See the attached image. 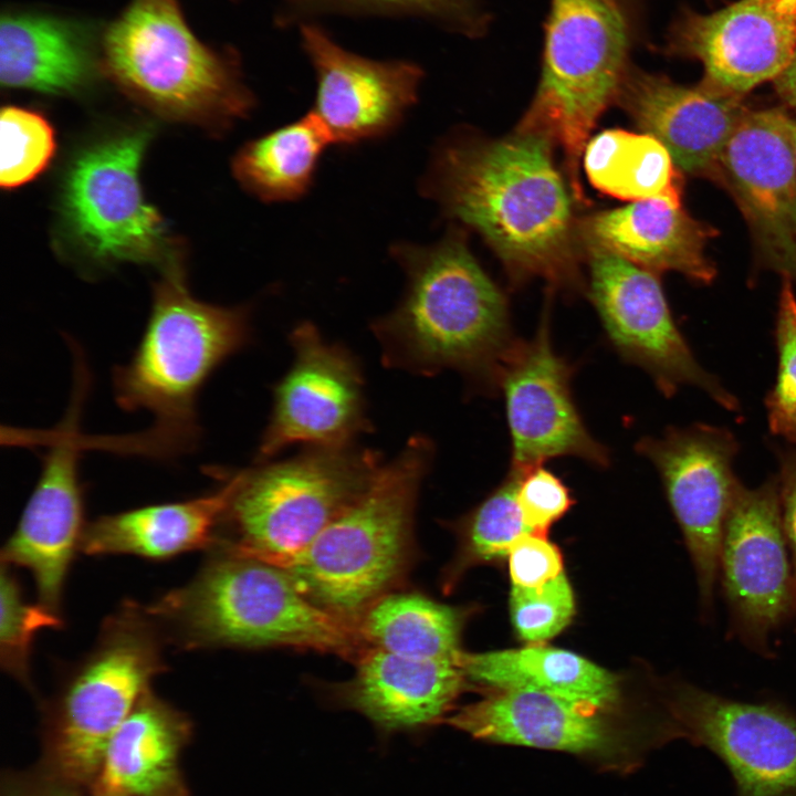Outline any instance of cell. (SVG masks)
Listing matches in <instances>:
<instances>
[{"label": "cell", "mask_w": 796, "mask_h": 796, "mask_svg": "<svg viewBox=\"0 0 796 796\" xmlns=\"http://www.w3.org/2000/svg\"><path fill=\"white\" fill-rule=\"evenodd\" d=\"M552 149L543 138L517 132L495 140L452 142L437 153L423 188L450 217L482 235L512 281L540 277L576 291L574 193Z\"/></svg>", "instance_id": "1"}, {"label": "cell", "mask_w": 796, "mask_h": 796, "mask_svg": "<svg viewBox=\"0 0 796 796\" xmlns=\"http://www.w3.org/2000/svg\"><path fill=\"white\" fill-rule=\"evenodd\" d=\"M406 274L398 305L371 323L383 364L418 375L444 369L496 388L499 373L519 342L503 292L457 233L430 247L391 249Z\"/></svg>", "instance_id": "2"}, {"label": "cell", "mask_w": 796, "mask_h": 796, "mask_svg": "<svg viewBox=\"0 0 796 796\" xmlns=\"http://www.w3.org/2000/svg\"><path fill=\"white\" fill-rule=\"evenodd\" d=\"M250 336L247 307L195 298L180 269L169 266L155 285L137 348L113 374L117 405L126 411H147L151 426L140 433L113 437L104 446L157 458L193 450L201 434L198 395L210 375L241 350Z\"/></svg>", "instance_id": "3"}, {"label": "cell", "mask_w": 796, "mask_h": 796, "mask_svg": "<svg viewBox=\"0 0 796 796\" xmlns=\"http://www.w3.org/2000/svg\"><path fill=\"white\" fill-rule=\"evenodd\" d=\"M197 575L146 608L185 649L290 647L356 659V631L310 601L280 566L216 542Z\"/></svg>", "instance_id": "4"}, {"label": "cell", "mask_w": 796, "mask_h": 796, "mask_svg": "<svg viewBox=\"0 0 796 796\" xmlns=\"http://www.w3.org/2000/svg\"><path fill=\"white\" fill-rule=\"evenodd\" d=\"M433 453L429 438L411 437L307 546L275 565L310 601L354 629L375 600L396 590L415 562L416 504Z\"/></svg>", "instance_id": "5"}, {"label": "cell", "mask_w": 796, "mask_h": 796, "mask_svg": "<svg viewBox=\"0 0 796 796\" xmlns=\"http://www.w3.org/2000/svg\"><path fill=\"white\" fill-rule=\"evenodd\" d=\"M102 64L127 94L170 118L223 128L253 106L234 62L193 34L178 0H132L105 32Z\"/></svg>", "instance_id": "6"}, {"label": "cell", "mask_w": 796, "mask_h": 796, "mask_svg": "<svg viewBox=\"0 0 796 796\" xmlns=\"http://www.w3.org/2000/svg\"><path fill=\"white\" fill-rule=\"evenodd\" d=\"M165 669L158 625L125 604L44 709L39 765L88 790L111 736Z\"/></svg>", "instance_id": "7"}, {"label": "cell", "mask_w": 796, "mask_h": 796, "mask_svg": "<svg viewBox=\"0 0 796 796\" xmlns=\"http://www.w3.org/2000/svg\"><path fill=\"white\" fill-rule=\"evenodd\" d=\"M629 33L616 0H551L542 74L516 132L561 149L568 184L583 200L579 160L629 70Z\"/></svg>", "instance_id": "8"}, {"label": "cell", "mask_w": 796, "mask_h": 796, "mask_svg": "<svg viewBox=\"0 0 796 796\" xmlns=\"http://www.w3.org/2000/svg\"><path fill=\"white\" fill-rule=\"evenodd\" d=\"M378 451L354 443L307 446L297 455L230 473L232 491L217 541L279 563L307 546L371 483Z\"/></svg>", "instance_id": "9"}, {"label": "cell", "mask_w": 796, "mask_h": 796, "mask_svg": "<svg viewBox=\"0 0 796 796\" xmlns=\"http://www.w3.org/2000/svg\"><path fill=\"white\" fill-rule=\"evenodd\" d=\"M718 582L729 611V635L773 658L772 639L795 618V576L784 533L777 480L740 483L719 554Z\"/></svg>", "instance_id": "10"}, {"label": "cell", "mask_w": 796, "mask_h": 796, "mask_svg": "<svg viewBox=\"0 0 796 796\" xmlns=\"http://www.w3.org/2000/svg\"><path fill=\"white\" fill-rule=\"evenodd\" d=\"M149 132L137 129L95 144L73 161L62 212L71 234L102 262L157 260L165 223L145 200L139 166Z\"/></svg>", "instance_id": "11"}, {"label": "cell", "mask_w": 796, "mask_h": 796, "mask_svg": "<svg viewBox=\"0 0 796 796\" xmlns=\"http://www.w3.org/2000/svg\"><path fill=\"white\" fill-rule=\"evenodd\" d=\"M636 450L659 472L694 569L700 619L710 622L722 534L741 483L733 472L737 441L727 429L696 423L645 437Z\"/></svg>", "instance_id": "12"}, {"label": "cell", "mask_w": 796, "mask_h": 796, "mask_svg": "<svg viewBox=\"0 0 796 796\" xmlns=\"http://www.w3.org/2000/svg\"><path fill=\"white\" fill-rule=\"evenodd\" d=\"M588 250L590 300L619 355L645 369L666 397L694 386L726 410H737V399L689 348L657 274L614 253Z\"/></svg>", "instance_id": "13"}, {"label": "cell", "mask_w": 796, "mask_h": 796, "mask_svg": "<svg viewBox=\"0 0 796 796\" xmlns=\"http://www.w3.org/2000/svg\"><path fill=\"white\" fill-rule=\"evenodd\" d=\"M667 708L681 737L723 762L735 796H796L793 709L731 699L685 680L670 684Z\"/></svg>", "instance_id": "14"}, {"label": "cell", "mask_w": 796, "mask_h": 796, "mask_svg": "<svg viewBox=\"0 0 796 796\" xmlns=\"http://www.w3.org/2000/svg\"><path fill=\"white\" fill-rule=\"evenodd\" d=\"M294 359L273 389V406L256 460L266 462L289 446H342L370 431L359 362L329 344L311 322L292 329Z\"/></svg>", "instance_id": "15"}, {"label": "cell", "mask_w": 796, "mask_h": 796, "mask_svg": "<svg viewBox=\"0 0 796 796\" xmlns=\"http://www.w3.org/2000/svg\"><path fill=\"white\" fill-rule=\"evenodd\" d=\"M87 380L86 368L75 369L72 400L63 420L41 434L48 442L41 474L15 531L1 551L2 564L30 570L39 603L57 614L85 527L78 458L85 449L80 418Z\"/></svg>", "instance_id": "16"}, {"label": "cell", "mask_w": 796, "mask_h": 796, "mask_svg": "<svg viewBox=\"0 0 796 796\" xmlns=\"http://www.w3.org/2000/svg\"><path fill=\"white\" fill-rule=\"evenodd\" d=\"M573 373L553 347L546 311L535 335L519 339L496 379L511 436L510 470L524 473L565 455L608 467V449L587 430L575 404Z\"/></svg>", "instance_id": "17"}, {"label": "cell", "mask_w": 796, "mask_h": 796, "mask_svg": "<svg viewBox=\"0 0 796 796\" xmlns=\"http://www.w3.org/2000/svg\"><path fill=\"white\" fill-rule=\"evenodd\" d=\"M783 109H748L724 146L715 178L730 190L763 262L796 284V160Z\"/></svg>", "instance_id": "18"}, {"label": "cell", "mask_w": 796, "mask_h": 796, "mask_svg": "<svg viewBox=\"0 0 796 796\" xmlns=\"http://www.w3.org/2000/svg\"><path fill=\"white\" fill-rule=\"evenodd\" d=\"M796 51V0H739L711 13L683 9L666 39V52L694 59L703 83L744 96L774 81Z\"/></svg>", "instance_id": "19"}, {"label": "cell", "mask_w": 796, "mask_h": 796, "mask_svg": "<svg viewBox=\"0 0 796 796\" xmlns=\"http://www.w3.org/2000/svg\"><path fill=\"white\" fill-rule=\"evenodd\" d=\"M301 39L316 76L310 112L333 144L381 137L416 103L423 76L416 63L362 56L313 24L301 27Z\"/></svg>", "instance_id": "20"}, {"label": "cell", "mask_w": 796, "mask_h": 796, "mask_svg": "<svg viewBox=\"0 0 796 796\" xmlns=\"http://www.w3.org/2000/svg\"><path fill=\"white\" fill-rule=\"evenodd\" d=\"M617 102L657 138L679 170L715 177L727 140L747 113L743 97L703 82L694 86L629 67Z\"/></svg>", "instance_id": "21"}, {"label": "cell", "mask_w": 796, "mask_h": 796, "mask_svg": "<svg viewBox=\"0 0 796 796\" xmlns=\"http://www.w3.org/2000/svg\"><path fill=\"white\" fill-rule=\"evenodd\" d=\"M354 675L333 684L329 701L367 718L381 736L442 723L464 688L453 660H419L366 646Z\"/></svg>", "instance_id": "22"}, {"label": "cell", "mask_w": 796, "mask_h": 796, "mask_svg": "<svg viewBox=\"0 0 796 796\" xmlns=\"http://www.w3.org/2000/svg\"><path fill=\"white\" fill-rule=\"evenodd\" d=\"M192 723L150 688L111 736L90 796H190L180 756Z\"/></svg>", "instance_id": "23"}, {"label": "cell", "mask_w": 796, "mask_h": 796, "mask_svg": "<svg viewBox=\"0 0 796 796\" xmlns=\"http://www.w3.org/2000/svg\"><path fill=\"white\" fill-rule=\"evenodd\" d=\"M578 235L588 249L614 253L656 274L675 271L705 284L716 275L704 252L716 229L667 200L633 201L591 214L578 223Z\"/></svg>", "instance_id": "24"}, {"label": "cell", "mask_w": 796, "mask_h": 796, "mask_svg": "<svg viewBox=\"0 0 796 796\" xmlns=\"http://www.w3.org/2000/svg\"><path fill=\"white\" fill-rule=\"evenodd\" d=\"M600 711L532 690H499L442 723L492 743L591 754L610 741Z\"/></svg>", "instance_id": "25"}, {"label": "cell", "mask_w": 796, "mask_h": 796, "mask_svg": "<svg viewBox=\"0 0 796 796\" xmlns=\"http://www.w3.org/2000/svg\"><path fill=\"white\" fill-rule=\"evenodd\" d=\"M209 494L103 515L85 525L80 551L86 555L129 554L168 559L211 547L217 541L231 491L230 472Z\"/></svg>", "instance_id": "26"}, {"label": "cell", "mask_w": 796, "mask_h": 796, "mask_svg": "<svg viewBox=\"0 0 796 796\" xmlns=\"http://www.w3.org/2000/svg\"><path fill=\"white\" fill-rule=\"evenodd\" d=\"M90 42L69 20L10 12L0 24V80L11 88L70 94L92 78Z\"/></svg>", "instance_id": "27"}, {"label": "cell", "mask_w": 796, "mask_h": 796, "mask_svg": "<svg viewBox=\"0 0 796 796\" xmlns=\"http://www.w3.org/2000/svg\"><path fill=\"white\" fill-rule=\"evenodd\" d=\"M455 663L467 680L499 690L544 692L600 712L619 696L615 674L564 649L533 645L483 653L461 650Z\"/></svg>", "instance_id": "28"}, {"label": "cell", "mask_w": 796, "mask_h": 796, "mask_svg": "<svg viewBox=\"0 0 796 796\" xmlns=\"http://www.w3.org/2000/svg\"><path fill=\"white\" fill-rule=\"evenodd\" d=\"M459 608L417 591L392 590L375 600L354 629L365 646L419 660H453L461 651Z\"/></svg>", "instance_id": "29"}, {"label": "cell", "mask_w": 796, "mask_h": 796, "mask_svg": "<svg viewBox=\"0 0 796 796\" xmlns=\"http://www.w3.org/2000/svg\"><path fill=\"white\" fill-rule=\"evenodd\" d=\"M331 144L326 130L308 112L248 142L234 156L232 171L247 191L263 201L295 200L308 191Z\"/></svg>", "instance_id": "30"}, {"label": "cell", "mask_w": 796, "mask_h": 796, "mask_svg": "<svg viewBox=\"0 0 796 796\" xmlns=\"http://www.w3.org/2000/svg\"><path fill=\"white\" fill-rule=\"evenodd\" d=\"M584 167L590 184L605 195L681 205L680 170L668 149L649 134L624 129L599 133L585 148Z\"/></svg>", "instance_id": "31"}, {"label": "cell", "mask_w": 796, "mask_h": 796, "mask_svg": "<svg viewBox=\"0 0 796 796\" xmlns=\"http://www.w3.org/2000/svg\"><path fill=\"white\" fill-rule=\"evenodd\" d=\"M521 473L510 470L502 484L462 522V559L489 561L507 556L514 544L536 534L517 503Z\"/></svg>", "instance_id": "32"}, {"label": "cell", "mask_w": 796, "mask_h": 796, "mask_svg": "<svg viewBox=\"0 0 796 796\" xmlns=\"http://www.w3.org/2000/svg\"><path fill=\"white\" fill-rule=\"evenodd\" d=\"M55 151L51 124L41 114L17 106L1 111L0 185L20 187L39 176Z\"/></svg>", "instance_id": "33"}, {"label": "cell", "mask_w": 796, "mask_h": 796, "mask_svg": "<svg viewBox=\"0 0 796 796\" xmlns=\"http://www.w3.org/2000/svg\"><path fill=\"white\" fill-rule=\"evenodd\" d=\"M0 587V662L4 671L29 685L30 654L35 636L45 628H60L62 619L41 603L25 601L17 577L6 564L1 567Z\"/></svg>", "instance_id": "34"}, {"label": "cell", "mask_w": 796, "mask_h": 796, "mask_svg": "<svg viewBox=\"0 0 796 796\" xmlns=\"http://www.w3.org/2000/svg\"><path fill=\"white\" fill-rule=\"evenodd\" d=\"M778 369L766 398L772 433L796 443V296L793 283L784 279L776 324Z\"/></svg>", "instance_id": "35"}, {"label": "cell", "mask_w": 796, "mask_h": 796, "mask_svg": "<svg viewBox=\"0 0 796 796\" xmlns=\"http://www.w3.org/2000/svg\"><path fill=\"white\" fill-rule=\"evenodd\" d=\"M510 609L519 636L530 643L559 633L575 614V598L565 573L536 588L512 586Z\"/></svg>", "instance_id": "36"}, {"label": "cell", "mask_w": 796, "mask_h": 796, "mask_svg": "<svg viewBox=\"0 0 796 796\" xmlns=\"http://www.w3.org/2000/svg\"><path fill=\"white\" fill-rule=\"evenodd\" d=\"M516 498L525 523L540 535L574 503L567 486L543 465L521 473Z\"/></svg>", "instance_id": "37"}, {"label": "cell", "mask_w": 796, "mask_h": 796, "mask_svg": "<svg viewBox=\"0 0 796 796\" xmlns=\"http://www.w3.org/2000/svg\"><path fill=\"white\" fill-rule=\"evenodd\" d=\"M350 11L430 18L459 30L479 27L475 0H326Z\"/></svg>", "instance_id": "38"}, {"label": "cell", "mask_w": 796, "mask_h": 796, "mask_svg": "<svg viewBox=\"0 0 796 796\" xmlns=\"http://www.w3.org/2000/svg\"><path fill=\"white\" fill-rule=\"evenodd\" d=\"M507 557L512 586L515 587H541L564 573L562 554L546 535L524 536L514 544Z\"/></svg>", "instance_id": "39"}, {"label": "cell", "mask_w": 796, "mask_h": 796, "mask_svg": "<svg viewBox=\"0 0 796 796\" xmlns=\"http://www.w3.org/2000/svg\"><path fill=\"white\" fill-rule=\"evenodd\" d=\"M1 796H90L88 790L65 782L39 764L33 769L8 772Z\"/></svg>", "instance_id": "40"}, {"label": "cell", "mask_w": 796, "mask_h": 796, "mask_svg": "<svg viewBox=\"0 0 796 796\" xmlns=\"http://www.w3.org/2000/svg\"><path fill=\"white\" fill-rule=\"evenodd\" d=\"M777 480L781 514L784 533L792 555L796 595V451H784L779 455ZM796 622V607L795 618Z\"/></svg>", "instance_id": "41"}, {"label": "cell", "mask_w": 796, "mask_h": 796, "mask_svg": "<svg viewBox=\"0 0 796 796\" xmlns=\"http://www.w3.org/2000/svg\"><path fill=\"white\" fill-rule=\"evenodd\" d=\"M781 98L796 111V51L787 67L774 80Z\"/></svg>", "instance_id": "42"}, {"label": "cell", "mask_w": 796, "mask_h": 796, "mask_svg": "<svg viewBox=\"0 0 796 796\" xmlns=\"http://www.w3.org/2000/svg\"><path fill=\"white\" fill-rule=\"evenodd\" d=\"M793 146H794V154H795V160H796V119L793 122Z\"/></svg>", "instance_id": "43"}, {"label": "cell", "mask_w": 796, "mask_h": 796, "mask_svg": "<svg viewBox=\"0 0 796 796\" xmlns=\"http://www.w3.org/2000/svg\"><path fill=\"white\" fill-rule=\"evenodd\" d=\"M304 1H307V2H311V1H313V2H324V3L326 2V0H304Z\"/></svg>", "instance_id": "44"}]
</instances>
